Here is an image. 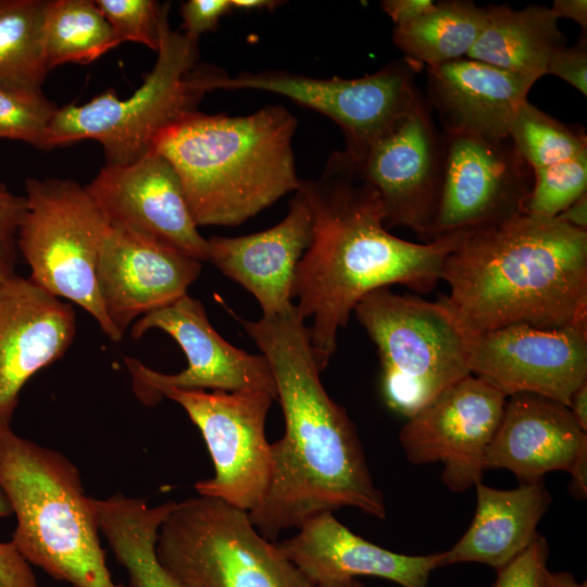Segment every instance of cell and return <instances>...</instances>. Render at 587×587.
Masks as SVG:
<instances>
[{"label":"cell","instance_id":"44dd1931","mask_svg":"<svg viewBox=\"0 0 587 587\" xmlns=\"http://www.w3.org/2000/svg\"><path fill=\"white\" fill-rule=\"evenodd\" d=\"M312 233L310 209L297 190L287 215L273 227L239 237H210L208 261L255 298L262 316H273L292 304L295 272Z\"/></svg>","mask_w":587,"mask_h":587},{"label":"cell","instance_id":"4dcf8cb0","mask_svg":"<svg viewBox=\"0 0 587 587\" xmlns=\"http://www.w3.org/2000/svg\"><path fill=\"white\" fill-rule=\"evenodd\" d=\"M58 109L41 90L0 85V138L47 151V135Z\"/></svg>","mask_w":587,"mask_h":587},{"label":"cell","instance_id":"8d00e7d4","mask_svg":"<svg viewBox=\"0 0 587 587\" xmlns=\"http://www.w3.org/2000/svg\"><path fill=\"white\" fill-rule=\"evenodd\" d=\"M232 10L230 0H187L180 7L184 34L199 40L202 34L215 30Z\"/></svg>","mask_w":587,"mask_h":587},{"label":"cell","instance_id":"f6af8a7d","mask_svg":"<svg viewBox=\"0 0 587 587\" xmlns=\"http://www.w3.org/2000/svg\"><path fill=\"white\" fill-rule=\"evenodd\" d=\"M233 10H270L273 11L278 5L284 3L283 1L275 0H230Z\"/></svg>","mask_w":587,"mask_h":587},{"label":"cell","instance_id":"e575fe53","mask_svg":"<svg viewBox=\"0 0 587 587\" xmlns=\"http://www.w3.org/2000/svg\"><path fill=\"white\" fill-rule=\"evenodd\" d=\"M548 558V542L538 533L523 552L497 571L494 587H539Z\"/></svg>","mask_w":587,"mask_h":587},{"label":"cell","instance_id":"b9f144b4","mask_svg":"<svg viewBox=\"0 0 587 587\" xmlns=\"http://www.w3.org/2000/svg\"><path fill=\"white\" fill-rule=\"evenodd\" d=\"M555 217L574 228L587 232V192L578 197Z\"/></svg>","mask_w":587,"mask_h":587},{"label":"cell","instance_id":"277c9868","mask_svg":"<svg viewBox=\"0 0 587 587\" xmlns=\"http://www.w3.org/2000/svg\"><path fill=\"white\" fill-rule=\"evenodd\" d=\"M296 128L282 105L241 116L198 111L162 132L153 150L174 166L198 227L235 226L298 190Z\"/></svg>","mask_w":587,"mask_h":587},{"label":"cell","instance_id":"f1b7e54d","mask_svg":"<svg viewBox=\"0 0 587 587\" xmlns=\"http://www.w3.org/2000/svg\"><path fill=\"white\" fill-rule=\"evenodd\" d=\"M120 43L96 0H50L45 23L50 71L65 63L88 64Z\"/></svg>","mask_w":587,"mask_h":587},{"label":"cell","instance_id":"7402d4cb","mask_svg":"<svg viewBox=\"0 0 587 587\" xmlns=\"http://www.w3.org/2000/svg\"><path fill=\"white\" fill-rule=\"evenodd\" d=\"M585 442L587 433L566 405L534 394L513 395L486 450L484 470H508L520 483H535L549 472H569Z\"/></svg>","mask_w":587,"mask_h":587},{"label":"cell","instance_id":"603a6c76","mask_svg":"<svg viewBox=\"0 0 587 587\" xmlns=\"http://www.w3.org/2000/svg\"><path fill=\"white\" fill-rule=\"evenodd\" d=\"M428 104L446 133L509 138L534 80L469 58L426 67Z\"/></svg>","mask_w":587,"mask_h":587},{"label":"cell","instance_id":"9c48e42d","mask_svg":"<svg viewBox=\"0 0 587 587\" xmlns=\"http://www.w3.org/2000/svg\"><path fill=\"white\" fill-rule=\"evenodd\" d=\"M26 212L18 234V252L29 280L59 299L89 313L112 341L121 336L109 321L97 286V265L110 225L105 214L77 182L27 178Z\"/></svg>","mask_w":587,"mask_h":587},{"label":"cell","instance_id":"5b68a950","mask_svg":"<svg viewBox=\"0 0 587 587\" xmlns=\"http://www.w3.org/2000/svg\"><path fill=\"white\" fill-rule=\"evenodd\" d=\"M0 487L16 516L11 542L30 565L73 587H125L107 565L95 498L66 455L0 427Z\"/></svg>","mask_w":587,"mask_h":587},{"label":"cell","instance_id":"8fae6325","mask_svg":"<svg viewBox=\"0 0 587 587\" xmlns=\"http://www.w3.org/2000/svg\"><path fill=\"white\" fill-rule=\"evenodd\" d=\"M422 68L402 58L359 78H314L279 70L235 76L225 72L214 90H261L317 111L341 128L344 151L358 159L421 97L415 77Z\"/></svg>","mask_w":587,"mask_h":587},{"label":"cell","instance_id":"4fadbf2b","mask_svg":"<svg viewBox=\"0 0 587 587\" xmlns=\"http://www.w3.org/2000/svg\"><path fill=\"white\" fill-rule=\"evenodd\" d=\"M352 159L382 201L385 227H405L424 242L432 241L442 185L444 134L422 96Z\"/></svg>","mask_w":587,"mask_h":587},{"label":"cell","instance_id":"d4e9b609","mask_svg":"<svg viewBox=\"0 0 587 587\" xmlns=\"http://www.w3.org/2000/svg\"><path fill=\"white\" fill-rule=\"evenodd\" d=\"M485 26L465 58L534 80L545 75L549 59L566 46L558 17L546 5L513 9L486 7Z\"/></svg>","mask_w":587,"mask_h":587},{"label":"cell","instance_id":"484cf974","mask_svg":"<svg viewBox=\"0 0 587 587\" xmlns=\"http://www.w3.org/2000/svg\"><path fill=\"white\" fill-rule=\"evenodd\" d=\"M175 502L150 507L145 499L122 494L93 500L100 533L132 587H192L166 571L155 554L159 527Z\"/></svg>","mask_w":587,"mask_h":587},{"label":"cell","instance_id":"ee69618b","mask_svg":"<svg viewBox=\"0 0 587 587\" xmlns=\"http://www.w3.org/2000/svg\"><path fill=\"white\" fill-rule=\"evenodd\" d=\"M539 587H587V584L577 582L567 572H552L547 567L541 575Z\"/></svg>","mask_w":587,"mask_h":587},{"label":"cell","instance_id":"ffe728a7","mask_svg":"<svg viewBox=\"0 0 587 587\" xmlns=\"http://www.w3.org/2000/svg\"><path fill=\"white\" fill-rule=\"evenodd\" d=\"M297 529L276 545L316 587L359 576L379 577L402 587H428L430 573L442 566V552L409 555L390 551L352 533L333 512L315 514Z\"/></svg>","mask_w":587,"mask_h":587},{"label":"cell","instance_id":"d590c367","mask_svg":"<svg viewBox=\"0 0 587 587\" xmlns=\"http://www.w3.org/2000/svg\"><path fill=\"white\" fill-rule=\"evenodd\" d=\"M557 76L584 96L587 95V37L582 35L572 47H563L549 59L546 73Z\"/></svg>","mask_w":587,"mask_h":587},{"label":"cell","instance_id":"8992f818","mask_svg":"<svg viewBox=\"0 0 587 587\" xmlns=\"http://www.w3.org/2000/svg\"><path fill=\"white\" fill-rule=\"evenodd\" d=\"M167 12L158 58L141 85L121 99L108 89L83 104L59 108L47 135L46 150L79 140L98 141L105 165H125L153 150L166 128L198 112L205 93L225 73L199 61L198 40L173 30Z\"/></svg>","mask_w":587,"mask_h":587},{"label":"cell","instance_id":"7dc6e473","mask_svg":"<svg viewBox=\"0 0 587 587\" xmlns=\"http://www.w3.org/2000/svg\"><path fill=\"white\" fill-rule=\"evenodd\" d=\"M12 514L10 502L0 487V516H8Z\"/></svg>","mask_w":587,"mask_h":587},{"label":"cell","instance_id":"ac0fdd59","mask_svg":"<svg viewBox=\"0 0 587 587\" xmlns=\"http://www.w3.org/2000/svg\"><path fill=\"white\" fill-rule=\"evenodd\" d=\"M85 187L110 224L208 261V239L198 230L174 166L159 152L125 165H104Z\"/></svg>","mask_w":587,"mask_h":587},{"label":"cell","instance_id":"ba28073f","mask_svg":"<svg viewBox=\"0 0 587 587\" xmlns=\"http://www.w3.org/2000/svg\"><path fill=\"white\" fill-rule=\"evenodd\" d=\"M155 554L192 587H316L247 511L207 496L175 502L159 527Z\"/></svg>","mask_w":587,"mask_h":587},{"label":"cell","instance_id":"5bb4252c","mask_svg":"<svg viewBox=\"0 0 587 587\" xmlns=\"http://www.w3.org/2000/svg\"><path fill=\"white\" fill-rule=\"evenodd\" d=\"M442 134V185L433 239L488 227L524 213L534 173L510 138Z\"/></svg>","mask_w":587,"mask_h":587},{"label":"cell","instance_id":"d6a6232c","mask_svg":"<svg viewBox=\"0 0 587 587\" xmlns=\"http://www.w3.org/2000/svg\"><path fill=\"white\" fill-rule=\"evenodd\" d=\"M120 42L132 41L158 51L170 3L155 0H96Z\"/></svg>","mask_w":587,"mask_h":587},{"label":"cell","instance_id":"6da1fadb","mask_svg":"<svg viewBox=\"0 0 587 587\" xmlns=\"http://www.w3.org/2000/svg\"><path fill=\"white\" fill-rule=\"evenodd\" d=\"M227 310L267 360L285 420L283 437L270 444L266 495L248 513L253 526L274 541L283 530L344 507L384 520V495L373 482L357 428L326 392L295 304L258 321Z\"/></svg>","mask_w":587,"mask_h":587},{"label":"cell","instance_id":"836d02e7","mask_svg":"<svg viewBox=\"0 0 587 587\" xmlns=\"http://www.w3.org/2000/svg\"><path fill=\"white\" fill-rule=\"evenodd\" d=\"M25 212V196L0 182V284L16 275L18 234Z\"/></svg>","mask_w":587,"mask_h":587},{"label":"cell","instance_id":"cb8c5ba5","mask_svg":"<svg viewBox=\"0 0 587 587\" xmlns=\"http://www.w3.org/2000/svg\"><path fill=\"white\" fill-rule=\"evenodd\" d=\"M474 487V517L463 536L442 552V566L478 562L498 571L532 544L551 495L542 479L505 490L482 482Z\"/></svg>","mask_w":587,"mask_h":587},{"label":"cell","instance_id":"e0dca14e","mask_svg":"<svg viewBox=\"0 0 587 587\" xmlns=\"http://www.w3.org/2000/svg\"><path fill=\"white\" fill-rule=\"evenodd\" d=\"M201 261L129 227L110 224L97 265L104 312L116 332L184 295L198 278Z\"/></svg>","mask_w":587,"mask_h":587},{"label":"cell","instance_id":"bcb514c9","mask_svg":"<svg viewBox=\"0 0 587 587\" xmlns=\"http://www.w3.org/2000/svg\"><path fill=\"white\" fill-rule=\"evenodd\" d=\"M317 587H365V586L362 583H360L357 578H352V579L332 582V583L320 585Z\"/></svg>","mask_w":587,"mask_h":587},{"label":"cell","instance_id":"7c38bea8","mask_svg":"<svg viewBox=\"0 0 587 587\" xmlns=\"http://www.w3.org/2000/svg\"><path fill=\"white\" fill-rule=\"evenodd\" d=\"M150 329L170 335L187 358V367L176 374L152 370L137 359L125 358L134 392L146 405L160 401V387L220 391L261 390L276 400L271 366L263 354H250L226 341L211 325L203 304L188 294L173 303L138 319L130 335L140 338Z\"/></svg>","mask_w":587,"mask_h":587},{"label":"cell","instance_id":"9a60e30c","mask_svg":"<svg viewBox=\"0 0 587 587\" xmlns=\"http://www.w3.org/2000/svg\"><path fill=\"white\" fill-rule=\"evenodd\" d=\"M469 367L507 398L534 394L569 407L587 382V326L516 324L470 334Z\"/></svg>","mask_w":587,"mask_h":587},{"label":"cell","instance_id":"74e56055","mask_svg":"<svg viewBox=\"0 0 587 587\" xmlns=\"http://www.w3.org/2000/svg\"><path fill=\"white\" fill-rule=\"evenodd\" d=\"M0 587H39L30 564L11 541L0 542Z\"/></svg>","mask_w":587,"mask_h":587},{"label":"cell","instance_id":"2e32d148","mask_svg":"<svg viewBox=\"0 0 587 587\" xmlns=\"http://www.w3.org/2000/svg\"><path fill=\"white\" fill-rule=\"evenodd\" d=\"M505 401L500 391L466 376L408 417L399 433L408 461L441 463L440 478L451 491L475 486Z\"/></svg>","mask_w":587,"mask_h":587},{"label":"cell","instance_id":"4316f807","mask_svg":"<svg viewBox=\"0 0 587 587\" xmlns=\"http://www.w3.org/2000/svg\"><path fill=\"white\" fill-rule=\"evenodd\" d=\"M486 17V7L473 1H439L419 18L395 25L392 40L404 59L430 67L465 58Z\"/></svg>","mask_w":587,"mask_h":587},{"label":"cell","instance_id":"d6986e66","mask_svg":"<svg viewBox=\"0 0 587 587\" xmlns=\"http://www.w3.org/2000/svg\"><path fill=\"white\" fill-rule=\"evenodd\" d=\"M76 334L64 302L15 275L0 284V427L11 426L25 384L60 360Z\"/></svg>","mask_w":587,"mask_h":587},{"label":"cell","instance_id":"3957f363","mask_svg":"<svg viewBox=\"0 0 587 587\" xmlns=\"http://www.w3.org/2000/svg\"><path fill=\"white\" fill-rule=\"evenodd\" d=\"M441 280V299L469 334L587 326V232L522 213L467 232Z\"/></svg>","mask_w":587,"mask_h":587},{"label":"cell","instance_id":"ab89813d","mask_svg":"<svg viewBox=\"0 0 587 587\" xmlns=\"http://www.w3.org/2000/svg\"><path fill=\"white\" fill-rule=\"evenodd\" d=\"M572 478L569 485L571 495L583 500L587 497V442H585L570 469Z\"/></svg>","mask_w":587,"mask_h":587},{"label":"cell","instance_id":"f35d334b","mask_svg":"<svg viewBox=\"0 0 587 587\" xmlns=\"http://www.w3.org/2000/svg\"><path fill=\"white\" fill-rule=\"evenodd\" d=\"M434 5L433 0H384L380 2L382 10L395 25L410 23L427 13Z\"/></svg>","mask_w":587,"mask_h":587},{"label":"cell","instance_id":"1f68e13d","mask_svg":"<svg viewBox=\"0 0 587 587\" xmlns=\"http://www.w3.org/2000/svg\"><path fill=\"white\" fill-rule=\"evenodd\" d=\"M532 191L524 213L555 217L587 192V154L534 171Z\"/></svg>","mask_w":587,"mask_h":587},{"label":"cell","instance_id":"7a4b0ae2","mask_svg":"<svg viewBox=\"0 0 587 587\" xmlns=\"http://www.w3.org/2000/svg\"><path fill=\"white\" fill-rule=\"evenodd\" d=\"M298 191L310 209L313 233L295 272L291 300L298 314L311 320L310 342L322 372L364 296L391 285L428 292L467 232L427 242L392 235L377 192L344 150L328 158L319 177L301 179Z\"/></svg>","mask_w":587,"mask_h":587},{"label":"cell","instance_id":"60d3db41","mask_svg":"<svg viewBox=\"0 0 587 587\" xmlns=\"http://www.w3.org/2000/svg\"><path fill=\"white\" fill-rule=\"evenodd\" d=\"M552 13L559 18L566 17L576 22L580 28L587 29V1L586 0H554L550 7Z\"/></svg>","mask_w":587,"mask_h":587},{"label":"cell","instance_id":"f546056e","mask_svg":"<svg viewBox=\"0 0 587 587\" xmlns=\"http://www.w3.org/2000/svg\"><path fill=\"white\" fill-rule=\"evenodd\" d=\"M509 138L533 172L587 154L583 128L553 118L528 100L519 108Z\"/></svg>","mask_w":587,"mask_h":587},{"label":"cell","instance_id":"83f0119b","mask_svg":"<svg viewBox=\"0 0 587 587\" xmlns=\"http://www.w3.org/2000/svg\"><path fill=\"white\" fill-rule=\"evenodd\" d=\"M50 0H0V85L41 90L50 72L45 23Z\"/></svg>","mask_w":587,"mask_h":587},{"label":"cell","instance_id":"30bf717a","mask_svg":"<svg viewBox=\"0 0 587 587\" xmlns=\"http://www.w3.org/2000/svg\"><path fill=\"white\" fill-rule=\"evenodd\" d=\"M155 396L159 401L165 397L178 403L205 441L214 475L196 483L197 492L248 513L255 510L271 479L265 421L274 397L261 390L228 392L175 387H160Z\"/></svg>","mask_w":587,"mask_h":587},{"label":"cell","instance_id":"7bdbcfd3","mask_svg":"<svg viewBox=\"0 0 587 587\" xmlns=\"http://www.w3.org/2000/svg\"><path fill=\"white\" fill-rule=\"evenodd\" d=\"M567 408L578 426L587 433V382L574 391Z\"/></svg>","mask_w":587,"mask_h":587},{"label":"cell","instance_id":"52a82bcc","mask_svg":"<svg viewBox=\"0 0 587 587\" xmlns=\"http://www.w3.org/2000/svg\"><path fill=\"white\" fill-rule=\"evenodd\" d=\"M375 345L382 396L405 417L471 375L469 336L446 302L389 288L364 296L353 310Z\"/></svg>","mask_w":587,"mask_h":587}]
</instances>
